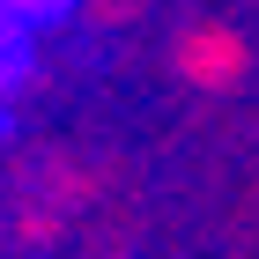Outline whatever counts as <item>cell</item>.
Returning <instances> with one entry per match:
<instances>
[{"instance_id":"obj_1","label":"cell","mask_w":259,"mask_h":259,"mask_svg":"<svg viewBox=\"0 0 259 259\" xmlns=\"http://www.w3.org/2000/svg\"><path fill=\"white\" fill-rule=\"evenodd\" d=\"M170 60H178L185 89L230 97V89H244V74H252V37H244L237 22H222V15H193L178 30V45H170Z\"/></svg>"},{"instance_id":"obj_2","label":"cell","mask_w":259,"mask_h":259,"mask_svg":"<svg viewBox=\"0 0 259 259\" xmlns=\"http://www.w3.org/2000/svg\"><path fill=\"white\" fill-rule=\"evenodd\" d=\"M22 81V37H15V22L0 15V97Z\"/></svg>"},{"instance_id":"obj_3","label":"cell","mask_w":259,"mask_h":259,"mask_svg":"<svg viewBox=\"0 0 259 259\" xmlns=\"http://www.w3.org/2000/svg\"><path fill=\"white\" fill-rule=\"evenodd\" d=\"M8 8H45V0H0V15H8Z\"/></svg>"}]
</instances>
